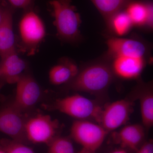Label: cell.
Segmentation results:
<instances>
[{"label": "cell", "mask_w": 153, "mask_h": 153, "mask_svg": "<svg viewBox=\"0 0 153 153\" xmlns=\"http://www.w3.org/2000/svg\"><path fill=\"white\" fill-rule=\"evenodd\" d=\"M145 128L139 124L125 126L117 132L114 134L113 139L123 149L136 152L143 143Z\"/></svg>", "instance_id": "12"}, {"label": "cell", "mask_w": 153, "mask_h": 153, "mask_svg": "<svg viewBox=\"0 0 153 153\" xmlns=\"http://www.w3.org/2000/svg\"><path fill=\"white\" fill-rule=\"evenodd\" d=\"M108 133L102 126L89 120H76L70 129V135L82 148L96 152Z\"/></svg>", "instance_id": "4"}, {"label": "cell", "mask_w": 153, "mask_h": 153, "mask_svg": "<svg viewBox=\"0 0 153 153\" xmlns=\"http://www.w3.org/2000/svg\"><path fill=\"white\" fill-rule=\"evenodd\" d=\"M114 76L111 64L98 61L87 65L79 71L69 82V88L79 92L100 94L108 88Z\"/></svg>", "instance_id": "1"}, {"label": "cell", "mask_w": 153, "mask_h": 153, "mask_svg": "<svg viewBox=\"0 0 153 153\" xmlns=\"http://www.w3.org/2000/svg\"><path fill=\"white\" fill-rule=\"evenodd\" d=\"M15 51L13 13L8 9L0 24V57L1 58Z\"/></svg>", "instance_id": "16"}, {"label": "cell", "mask_w": 153, "mask_h": 153, "mask_svg": "<svg viewBox=\"0 0 153 153\" xmlns=\"http://www.w3.org/2000/svg\"><path fill=\"white\" fill-rule=\"evenodd\" d=\"M0 146L6 153H36L25 143L12 139H3L0 141Z\"/></svg>", "instance_id": "21"}, {"label": "cell", "mask_w": 153, "mask_h": 153, "mask_svg": "<svg viewBox=\"0 0 153 153\" xmlns=\"http://www.w3.org/2000/svg\"><path fill=\"white\" fill-rule=\"evenodd\" d=\"M48 146L47 153H75L71 141L65 137L56 136Z\"/></svg>", "instance_id": "20"}, {"label": "cell", "mask_w": 153, "mask_h": 153, "mask_svg": "<svg viewBox=\"0 0 153 153\" xmlns=\"http://www.w3.org/2000/svg\"><path fill=\"white\" fill-rule=\"evenodd\" d=\"M26 121L23 113L12 103L0 109V132L12 140L25 143Z\"/></svg>", "instance_id": "8"}, {"label": "cell", "mask_w": 153, "mask_h": 153, "mask_svg": "<svg viewBox=\"0 0 153 153\" xmlns=\"http://www.w3.org/2000/svg\"><path fill=\"white\" fill-rule=\"evenodd\" d=\"M145 65V57L125 56L113 57L111 64L114 76L124 79L137 78L141 74Z\"/></svg>", "instance_id": "11"}, {"label": "cell", "mask_w": 153, "mask_h": 153, "mask_svg": "<svg viewBox=\"0 0 153 153\" xmlns=\"http://www.w3.org/2000/svg\"><path fill=\"white\" fill-rule=\"evenodd\" d=\"M19 29L22 42L28 47L38 46L46 36L44 22L33 11H29L22 17L19 22Z\"/></svg>", "instance_id": "9"}, {"label": "cell", "mask_w": 153, "mask_h": 153, "mask_svg": "<svg viewBox=\"0 0 153 153\" xmlns=\"http://www.w3.org/2000/svg\"><path fill=\"white\" fill-rule=\"evenodd\" d=\"M138 92L143 126L149 129L153 126V92L151 86L144 85Z\"/></svg>", "instance_id": "17"}, {"label": "cell", "mask_w": 153, "mask_h": 153, "mask_svg": "<svg viewBox=\"0 0 153 153\" xmlns=\"http://www.w3.org/2000/svg\"><path fill=\"white\" fill-rule=\"evenodd\" d=\"M8 9L4 8L2 7H0V24L2 22L5 16Z\"/></svg>", "instance_id": "24"}, {"label": "cell", "mask_w": 153, "mask_h": 153, "mask_svg": "<svg viewBox=\"0 0 153 153\" xmlns=\"http://www.w3.org/2000/svg\"><path fill=\"white\" fill-rule=\"evenodd\" d=\"M134 102L128 99L113 102L102 107L99 124L108 132L125 125L133 111Z\"/></svg>", "instance_id": "6"}, {"label": "cell", "mask_w": 153, "mask_h": 153, "mask_svg": "<svg viewBox=\"0 0 153 153\" xmlns=\"http://www.w3.org/2000/svg\"><path fill=\"white\" fill-rule=\"evenodd\" d=\"M131 0H90L107 24L113 16L123 10Z\"/></svg>", "instance_id": "18"}, {"label": "cell", "mask_w": 153, "mask_h": 153, "mask_svg": "<svg viewBox=\"0 0 153 153\" xmlns=\"http://www.w3.org/2000/svg\"><path fill=\"white\" fill-rule=\"evenodd\" d=\"M107 25L115 35L119 37L127 34L133 26L125 10L114 14L108 21Z\"/></svg>", "instance_id": "19"}, {"label": "cell", "mask_w": 153, "mask_h": 153, "mask_svg": "<svg viewBox=\"0 0 153 153\" xmlns=\"http://www.w3.org/2000/svg\"><path fill=\"white\" fill-rule=\"evenodd\" d=\"M125 11L133 25L153 27V6L139 1H131L126 6Z\"/></svg>", "instance_id": "14"}, {"label": "cell", "mask_w": 153, "mask_h": 153, "mask_svg": "<svg viewBox=\"0 0 153 153\" xmlns=\"http://www.w3.org/2000/svg\"><path fill=\"white\" fill-rule=\"evenodd\" d=\"M136 153H153V142L152 140L143 143L135 152Z\"/></svg>", "instance_id": "23"}, {"label": "cell", "mask_w": 153, "mask_h": 153, "mask_svg": "<svg viewBox=\"0 0 153 153\" xmlns=\"http://www.w3.org/2000/svg\"><path fill=\"white\" fill-rule=\"evenodd\" d=\"M8 1L14 7L26 9L30 5L33 0H8Z\"/></svg>", "instance_id": "22"}, {"label": "cell", "mask_w": 153, "mask_h": 153, "mask_svg": "<svg viewBox=\"0 0 153 153\" xmlns=\"http://www.w3.org/2000/svg\"><path fill=\"white\" fill-rule=\"evenodd\" d=\"M16 95L12 104L22 112L31 109L41 98V91L38 82L29 75L22 74L16 83Z\"/></svg>", "instance_id": "7"}, {"label": "cell", "mask_w": 153, "mask_h": 153, "mask_svg": "<svg viewBox=\"0 0 153 153\" xmlns=\"http://www.w3.org/2000/svg\"><path fill=\"white\" fill-rule=\"evenodd\" d=\"M79 70L72 61L63 60L52 67L49 70V81L54 85H60L70 82L76 76Z\"/></svg>", "instance_id": "15"}, {"label": "cell", "mask_w": 153, "mask_h": 153, "mask_svg": "<svg viewBox=\"0 0 153 153\" xmlns=\"http://www.w3.org/2000/svg\"><path fill=\"white\" fill-rule=\"evenodd\" d=\"M111 153H128L124 149H118L117 150L112 152Z\"/></svg>", "instance_id": "26"}, {"label": "cell", "mask_w": 153, "mask_h": 153, "mask_svg": "<svg viewBox=\"0 0 153 153\" xmlns=\"http://www.w3.org/2000/svg\"><path fill=\"white\" fill-rule=\"evenodd\" d=\"M78 153H95V152L82 148V149L78 152Z\"/></svg>", "instance_id": "25"}, {"label": "cell", "mask_w": 153, "mask_h": 153, "mask_svg": "<svg viewBox=\"0 0 153 153\" xmlns=\"http://www.w3.org/2000/svg\"><path fill=\"white\" fill-rule=\"evenodd\" d=\"M0 153H6L5 151L0 146Z\"/></svg>", "instance_id": "27"}, {"label": "cell", "mask_w": 153, "mask_h": 153, "mask_svg": "<svg viewBox=\"0 0 153 153\" xmlns=\"http://www.w3.org/2000/svg\"><path fill=\"white\" fill-rule=\"evenodd\" d=\"M0 79L8 84H16L26 67L25 60L16 51L1 57Z\"/></svg>", "instance_id": "13"}, {"label": "cell", "mask_w": 153, "mask_h": 153, "mask_svg": "<svg viewBox=\"0 0 153 153\" xmlns=\"http://www.w3.org/2000/svg\"><path fill=\"white\" fill-rule=\"evenodd\" d=\"M59 123L49 115L38 114L26 120L25 132L27 140L34 144L48 145L57 136Z\"/></svg>", "instance_id": "5"}, {"label": "cell", "mask_w": 153, "mask_h": 153, "mask_svg": "<svg viewBox=\"0 0 153 153\" xmlns=\"http://www.w3.org/2000/svg\"><path fill=\"white\" fill-rule=\"evenodd\" d=\"M49 5L58 37L69 42L79 39L81 19L71 0H51Z\"/></svg>", "instance_id": "2"}, {"label": "cell", "mask_w": 153, "mask_h": 153, "mask_svg": "<svg viewBox=\"0 0 153 153\" xmlns=\"http://www.w3.org/2000/svg\"><path fill=\"white\" fill-rule=\"evenodd\" d=\"M108 55L112 57L119 56L145 57L146 46L141 41L131 38L111 37L106 41Z\"/></svg>", "instance_id": "10"}, {"label": "cell", "mask_w": 153, "mask_h": 153, "mask_svg": "<svg viewBox=\"0 0 153 153\" xmlns=\"http://www.w3.org/2000/svg\"><path fill=\"white\" fill-rule=\"evenodd\" d=\"M43 107L47 110L57 111L76 120L94 119L99 124L102 108L97 102L79 94L58 99Z\"/></svg>", "instance_id": "3"}]
</instances>
